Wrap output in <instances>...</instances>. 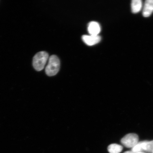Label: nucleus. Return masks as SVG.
Here are the masks:
<instances>
[{
	"instance_id": "f257e3e1",
	"label": "nucleus",
	"mask_w": 153,
	"mask_h": 153,
	"mask_svg": "<svg viewBox=\"0 0 153 153\" xmlns=\"http://www.w3.org/2000/svg\"><path fill=\"white\" fill-rule=\"evenodd\" d=\"M60 60L56 55H53L49 57V62L45 68V73L48 76H54L60 69Z\"/></svg>"
},
{
	"instance_id": "f03ea898",
	"label": "nucleus",
	"mask_w": 153,
	"mask_h": 153,
	"mask_svg": "<svg viewBox=\"0 0 153 153\" xmlns=\"http://www.w3.org/2000/svg\"><path fill=\"white\" fill-rule=\"evenodd\" d=\"M48 58L49 54L45 51H40L36 53L33 60L34 68L37 71H41L45 68Z\"/></svg>"
},
{
	"instance_id": "7ed1b4c3",
	"label": "nucleus",
	"mask_w": 153,
	"mask_h": 153,
	"mask_svg": "<svg viewBox=\"0 0 153 153\" xmlns=\"http://www.w3.org/2000/svg\"><path fill=\"white\" fill-rule=\"evenodd\" d=\"M121 143L127 148H132L139 143V137L137 134H127L121 140Z\"/></svg>"
},
{
	"instance_id": "20e7f679",
	"label": "nucleus",
	"mask_w": 153,
	"mask_h": 153,
	"mask_svg": "<svg viewBox=\"0 0 153 153\" xmlns=\"http://www.w3.org/2000/svg\"><path fill=\"white\" fill-rule=\"evenodd\" d=\"M83 41L86 45L92 46L96 45L100 42L101 38L100 36L93 35H83L82 37Z\"/></svg>"
},
{
	"instance_id": "39448f33",
	"label": "nucleus",
	"mask_w": 153,
	"mask_h": 153,
	"mask_svg": "<svg viewBox=\"0 0 153 153\" xmlns=\"http://www.w3.org/2000/svg\"><path fill=\"white\" fill-rule=\"evenodd\" d=\"M88 30L91 35H98V34L100 33L101 31L100 25L97 22H91L88 24Z\"/></svg>"
},
{
	"instance_id": "423d86ee",
	"label": "nucleus",
	"mask_w": 153,
	"mask_h": 153,
	"mask_svg": "<svg viewBox=\"0 0 153 153\" xmlns=\"http://www.w3.org/2000/svg\"><path fill=\"white\" fill-rule=\"evenodd\" d=\"M153 12V0H147L143 6V15L145 17H148Z\"/></svg>"
},
{
	"instance_id": "0eeeda50",
	"label": "nucleus",
	"mask_w": 153,
	"mask_h": 153,
	"mask_svg": "<svg viewBox=\"0 0 153 153\" xmlns=\"http://www.w3.org/2000/svg\"><path fill=\"white\" fill-rule=\"evenodd\" d=\"M142 152L152 153L153 152V140L140 141Z\"/></svg>"
},
{
	"instance_id": "6e6552de",
	"label": "nucleus",
	"mask_w": 153,
	"mask_h": 153,
	"mask_svg": "<svg viewBox=\"0 0 153 153\" xmlns=\"http://www.w3.org/2000/svg\"><path fill=\"white\" fill-rule=\"evenodd\" d=\"M143 6L141 0H133L131 3V11L134 13H137L141 10Z\"/></svg>"
},
{
	"instance_id": "1a4fd4ad",
	"label": "nucleus",
	"mask_w": 153,
	"mask_h": 153,
	"mask_svg": "<svg viewBox=\"0 0 153 153\" xmlns=\"http://www.w3.org/2000/svg\"><path fill=\"white\" fill-rule=\"evenodd\" d=\"M108 151L110 153H120L123 150L121 145L114 143L111 144L108 147Z\"/></svg>"
},
{
	"instance_id": "9d476101",
	"label": "nucleus",
	"mask_w": 153,
	"mask_h": 153,
	"mask_svg": "<svg viewBox=\"0 0 153 153\" xmlns=\"http://www.w3.org/2000/svg\"><path fill=\"white\" fill-rule=\"evenodd\" d=\"M123 153H135L132 152V151H127V152H124Z\"/></svg>"
},
{
	"instance_id": "9b49d317",
	"label": "nucleus",
	"mask_w": 153,
	"mask_h": 153,
	"mask_svg": "<svg viewBox=\"0 0 153 153\" xmlns=\"http://www.w3.org/2000/svg\"><path fill=\"white\" fill-rule=\"evenodd\" d=\"M145 153L144 152H139V153Z\"/></svg>"
},
{
	"instance_id": "f8f14e48",
	"label": "nucleus",
	"mask_w": 153,
	"mask_h": 153,
	"mask_svg": "<svg viewBox=\"0 0 153 153\" xmlns=\"http://www.w3.org/2000/svg\"><path fill=\"white\" fill-rule=\"evenodd\" d=\"M152 153H153V152H152Z\"/></svg>"
}]
</instances>
